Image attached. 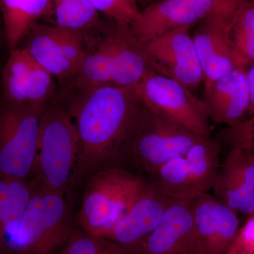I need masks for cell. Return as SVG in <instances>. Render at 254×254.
Instances as JSON below:
<instances>
[{"mask_svg": "<svg viewBox=\"0 0 254 254\" xmlns=\"http://www.w3.org/2000/svg\"><path fill=\"white\" fill-rule=\"evenodd\" d=\"M58 94L77 133L73 182L83 181L107 164L128 157L143 108L136 86H64Z\"/></svg>", "mask_w": 254, "mask_h": 254, "instance_id": "6da1fadb", "label": "cell"}, {"mask_svg": "<svg viewBox=\"0 0 254 254\" xmlns=\"http://www.w3.org/2000/svg\"><path fill=\"white\" fill-rule=\"evenodd\" d=\"M73 229L63 192L40 182L21 218L0 237V254H50Z\"/></svg>", "mask_w": 254, "mask_h": 254, "instance_id": "7a4b0ae2", "label": "cell"}, {"mask_svg": "<svg viewBox=\"0 0 254 254\" xmlns=\"http://www.w3.org/2000/svg\"><path fill=\"white\" fill-rule=\"evenodd\" d=\"M78 158L76 128L57 93L42 113L33 173L43 187L64 193L73 181Z\"/></svg>", "mask_w": 254, "mask_h": 254, "instance_id": "3957f363", "label": "cell"}, {"mask_svg": "<svg viewBox=\"0 0 254 254\" xmlns=\"http://www.w3.org/2000/svg\"><path fill=\"white\" fill-rule=\"evenodd\" d=\"M149 180L123 169L99 170L88 182L78 214L80 228L106 238L148 186Z\"/></svg>", "mask_w": 254, "mask_h": 254, "instance_id": "277c9868", "label": "cell"}, {"mask_svg": "<svg viewBox=\"0 0 254 254\" xmlns=\"http://www.w3.org/2000/svg\"><path fill=\"white\" fill-rule=\"evenodd\" d=\"M221 146L213 138L195 145L150 177V183L170 200H193L213 190L220 168Z\"/></svg>", "mask_w": 254, "mask_h": 254, "instance_id": "5b68a950", "label": "cell"}, {"mask_svg": "<svg viewBox=\"0 0 254 254\" xmlns=\"http://www.w3.org/2000/svg\"><path fill=\"white\" fill-rule=\"evenodd\" d=\"M46 105L14 104L0 98V177L26 180L33 173Z\"/></svg>", "mask_w": 254, "mask_h": 254, "instance_id": "8992f818", "label": "cell"}, {"mask_svg": "<svg viewBox=\"0 0 254 254\" xmlns=\"http://www.w3.org/2000/svg\"><path fill=\"white\" fill-rule=\"evenodd\" d=\"M207 140L143 105L128 157L150 177L170 160Z\"/></svg>", "mask_w": 254, "mask_h": 254, "instance_id": "52a82bcc", "label": "cell"}, {"mask_svg": "<svg viewBox=\"0 0 254 254\" xmlns=\"http://www.w3.org/2000/svg\"><path fill=\"white\" fill-rule=\"evenodd\" d=\"M143 104L153 113L207 139L213 138L203 100L172 78L150 71L136 86Z\"/></svg>", "mask_w": 254, "mask_h": 254, "instance_id": "ba28073f", "label": "cell"}, {"mask_svg": "<svg viewBox=\"0 0 254 254\" xmlns=\"http://www.w3.org/2000/svg\"><path fill=\"white\" fill-rule=\"evenodd\" d=\"M238 0H219L198 21L193 37L202 71L204 91L235 69L230 44V24Z\"/></svg>", "mask_w": 254, "mask_h": 254, "instance_id": "9c48e42d", "label": "cell"}, {"mask_svg": "<svg viewBox=\"0 0 254 254\" xmlns=\"http://www.w3.org/2000/svg\"><path fill=\"white\" fill-rule=\"evenodd\" d=\"M190 27L175 30L142 45L153 72L194 90L203 83V71Z\"/></svg>", "mask_w": 254, "mask_h": 254, "instance_id": "30bf717a", "label": "cell"}, {"mask_svg": "<svg viewBox=\"0 0 254 254\" xmlns=\"http://www.w3.org/2000/svg\"><path fill=\"white\" fill-rule=\"evenodd\" d=\"M219 0H162L138 11L130 28L141 45L175 30L190 27L213 9Z\"/></svg>", "mask_w": 254, "mask_h": 254, "instance_id": "8fae6325", "label": "cell"}, {"mask_svg": "<svg viewBox=\"0 0 254 254\" xmlns=\"http://www.w3.org/2000/svg\"><path fill=\"white\" fill-rule=\"evenodd\" d=\"M229 151L220 165L214 195L235 213H254V152L250 147L228 145Z\"/></svg>", "mask_w": 254, "mask_h": 254, "instance_id": "7c38bea8", "label": "cell"}, {"mask_svg": "<svg viewBox=\"0 0 254 254\" xmlns=\"http://www.w3.org/2000/svg\"><path fill=\"white\" fill-rule=\"evenodd\" d=\"M196 254H225L240 230L237 213L208 193L193 200Z\"/></svg>", "mask_w": 254, "mask_h": 254, "instance_id": "4fadbf2b", "label": "cell"}, {"mask_svg": "<svg viewBox=\"0 0 254 254\" xmlns=\"http://www.w3.org/2000/svg\"><path fill=\"white\" fill-rule=\"evenodd\" d=\"M134 254H196L193 200H170L161 220Z\"/></svg>", "mask_w": 254, "mask_h": 254, "instance_id": "5bb4252c", "label": "cell"}, {"mask_svg": "<svg viewBox=\"0 0 254 254\" xmlns=\"http://www.w3.org/2000/svg\"><path fill=\"white\" fill-rule=\"evenodd\" d=\"M170 201L149 180L143 193L105 239L123 247L128 254H134L158 225Z\"/></svg>", "mask_w": 254, "mask_h": 254, "instance_id": "9a60e30c", "label": "cell"}, {"mask_svg": "<svg viewBox=\"0 0 254 254\" xmlns=\"http://www.w3.org/2000/svg\"><path fill=\"white\" fill-rule=\"evenodd\" d=\"M204 92L203 101L213 123L232 127L247 119L250 104L247 71L235 68Z\"/></svg>", "mask_w": 254, "mask_h": 254, "instance_id": "2e32d148", "label": "cell"}, {"mask_svg": "<svg viewBox=\"0 0 254 254\" xmlns=\"http://www.w3.org/2000/svg\"><path fill=\"white\" fill-rule=\"evenodd\" d=\"M113 50V73L111 86H136L151 71L143 46L129 26L110 21Z\"/></svg>", "mask_w": 254, "mask_h": 254, "instance_id": "e0dca14e", "label": "cell"}, {"mask_svg": "<svg viewBox=\"0 0 254 254\" xmlns=\"http://www.w3.org/2000/svg\"><path fill=\"white\" fill-rule=\"evenodd\" d=\"M18 48L32 60L63 83L76 76L77 71L65 58L54 32V26L36 25Z\"/></svg>", "mask_w": 254, "mask_h": 254, "instance_id": "ac0fdd59", "label": "cell"}, {"mask_svg": "<svg viewBox=\"0 0 254 254\" xmlns=\"http://www.w3.org/2000/svg\"><path fill=\"white\" fill-rule=\"evenodd\" d=\"M5 41L9 52L19 47L42 18L52 14V0H0Z\"/></svg>", "mask_w": 254, "mask_h": 254, "instance_id": "d6986e66", "label": "cell"}, {"mask_svg": "<svg viewBox=\"0 0 254 254\" xmlns=\"http://www.w3.org/2000/svg\"><path fill=\"white\" fill-rule=\"evenodd\" d=\"M230 38L235 68L247 71L254 63V0H238Z\"/></svg>", "mask_w": 254, "mask_h": 254, "instance_id": "ffe728a7", "label": "cell"}, {"mask_svg": "<svg viewBox=\"0 0 254 254\" xmlns=\"http://www.w3.org/2000/svg\"><path fill=\"white\" fill-rule=\"evenodd\" d=\"M9 53L1 70L2 94L0 98L14 104H28V83L34 61L22 48H17Z\"/></svg>", "mask_w": 254, "mask_h": 254, "instance_id": "44dd1931", "label": "cell"}, {"mask_svg": "<svg viewBox=\"0 0 254 254\" xmlns=\"http://www.w3.org/2000/svg\"><path fill=\"white\" fill-rule=\"evenodd\" d=\"M39 182L0 177V237L21 218Z\"/></svg>", "mask_w": 254, "mask_h": 254, "instance_id": "7402d4cb", "label": "cell"}, {"mask_svg": "<svg viewBox=\"0 0 254 254\" xmlns=\"http://www.w3.org/2000/svg\"><path fill=\"white\" fill-rule=\"evenodd\" d=\"M55 26L84 33L99 24L100 13L88 0H52Z\"/></svg>", "mask_w": 254, "mask_h": 254, "instance_id": "603a6c76", "label": "cell"}, {"mask_svg": "<svg viewBox=\"0 0 254 254\" xmlns=\"http://www.w3.org/2000/svg\"><path fill=\"white\" fill-rule=\"evenodd\" d=\"M111 241L74 228L59 254H102Z\"/></svg>", "mask_w": 254, "mask_h": 254, "instance_id": "cb8c5ba5", "label": "cell"}, {"mask_svg": "<svg viewBox=\"0 0 254 254\" xmlns=\"http://www.w3.org/2000/svg\"><path fill=\"white\" fill-rule=\"evenodd\" d=\"M53 26L55 36L64 55L76 68L78 73L85 58L83 32L66 29L55 25Z\"/></svg>", "mask_w": 254, "mask_h": 254, "instance_id": "d4e9b609", "label": "cell"}, {"mask_svg": "<svg viewBox=\"0 0 254 254\" xmlns=\"http://www.w3.org/2000/svg\"><path fill=\"white\" fill-rule=\"evenodd\" d=\"M100 14L115 22L131 26L138 14L136 4L132 0H88Z\"/></svg>", "mask_w": 254, "mask_h": 254, "instance_id": "484cf974", "label": "cell"}, {"mask_svg": "<svg viewBox=\"0 0 254 254\" xmlns=\"http://www.w3.org/2000/svg\"><path fill=\"white\" fill-rule=\"evenodd\" d=\"M223 138L227 145H245L254 151V115L236 126L228 127Z\"/></svg>", "mask_w": 254, "mask_h": 254, "instance_id": "4316f807", "label": "cell"}, {"mask_svg": "<svg viewBox=\"0 0 254 254\" xmlns=\"http://www.w3.org/2000/svg\"><path fill=\"white\" fill-rule=\"evenodd\" d=\"M225 254H254V215L240 227Z\"/></svg>", "mask_w": 254, "mask_h": 254, "instance_id": "83f0119b", "label": "cell"}, {"mask_svg": "<svg viewBox=\"0 0 254 254\" xmlns=\"http://www.w3.org/2000/svg\"><path fill=\"white\" fill-rule=\"evenodd\" d=\"M247 76L250 95V104L247 114V118H249L254 115V63L247 70Z\"/></svg>", "mask_w": 254, "mask_h": 254, "instance_id": "f1b7e54d", "label": "cell"}, {"mask_svg": "<svg viewBox=\"0 0 254 254\" xmlns=\"http://www.w3.org/2000/svg\"><path fill=\"white\" fill-rule=\"evenodd\" d=\"M102 254H128V253L123 247L111 242L108 248Z\"/></svg>", "mask_w": 254, "mask_h": 254, "instance_id": "f546056e", "label": "cell"}, {"mask_svg": "<svg viewBox=\"0 0 254 254\" xmlns=\"http://www.w3.org/2000/svg\"><path fill=\"white\" fill-rule=\"evenodd\" d=\"M3 39H5L4 34H2V33L0 31V46L2 44Z\"/></svg>", "mask_w": 254, "mask_h": 254, "instance_id": "4dcf8cb0", "label": "cell"}, {"mask_svg": "<svg viewBox=\"0 0 254 254\" xmlns=\"http://www.w3.org/2000/svg\"><path fill=\"white\" fill-rule=\"evenodd\" d=\"M132 1H133V2H134V3H135V4H136V1H135V0H132Z\"/></svg>", "mask_w": 254, "mask_h": 254, "instance_id": "1f68e13d", "label": "cell"}, {"mask_svg": "<svg viewBox=\"0 0 254 254\" xmlns=\"http://www.w3.org/2000/svg\"><path fill=\"white\" fill-rule=\"evenodd\" d=\"M0 77H1V71H0Z\"/></svg>", "mask_w": 254, "mask_h": 254, "instance_id": "d6a6232c", "label": "cell"}, {"mask_svg": "<svg viewBox=\"0 0 254 254\" xmlns=\"http://www.w3.org/2000/svg\"><path fill=\"white\" fill-rule=\"evenodd\" d=\"M252 215H254V213L253 214H252V215H251V216H252Z\"/></svg>", "mask_w": 254, "mask_h": 254, "instance_id": "836d02e7", "label": "cell"}, {"mask_svg": "<svg viewBox=\"0 0 254 254\" xmlns=\"http://www.w3.org/2000/svg\"></svg>", "mask_w": 254, "mask_h": 254, "instance_id": "e575fe53", "label": "cell"}]
</instances>
